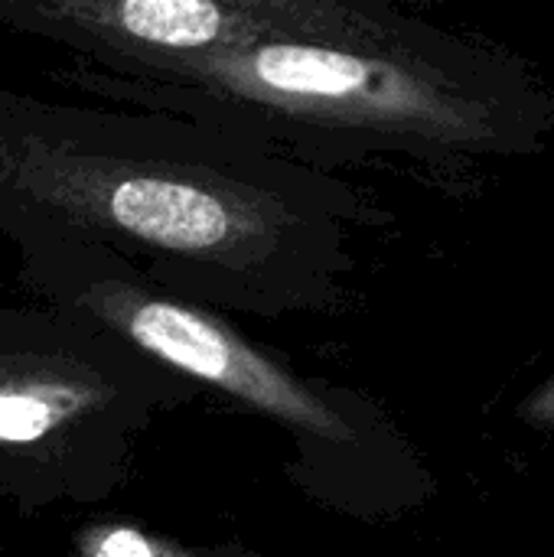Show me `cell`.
Wrapping results in <instances>:
<instances>
[{
  "label": "cell",
  "instance_id": "obj_5",
  "mask_svg": "<svg viewBox=\"0 0 554 557\" xmlns=\"http://www.w3.org/2000/svg\"><path fill=\"white\" fill-rule=\"evenodd\" d=\"M72 552L75 557H268L238 539L186 542L118 516H101L78 525L72 535Z\"/></svg>",
  "mask_w": 554,
  "mask_h": 557
},
{
  "label": "cell",
  "instance_id": "obj_4",
  "mask_svg": "<svg viewBox=\"0 0 554 557\" xmlns=\"http://www.w3.org/2000/svg\"><path fill=\"white\" fill-rule=\"evenodd\" d=\"M0 29L56 42L104 75L271 42L424 49L418 26L349 0H0Z\"/></svg>",
  "mask_w": 554,
  "mask_h": 557
},
{
  "label": "cell",
  "instance_id": "obj_2",
  "mask_svg": "<svg viewBox=\"0 0 554 557\" xmlns=\"http://www.w3.org/2000/svg\"><path fill=\"white\" fill-rule=\"evenodd\" d=\"M20 284L36 304L85 317L232 408L271 424L284 473L310 503L359 516L385 473L389 441L369 401L245 336L232 317L150 284L121 255L85 242H23Z\"/></svg>",
  "mask_w": 554,
  "mask_h": 557
},
{
  "label": "cell",
  "instance_id": "obj_1",
  "mask_svg": "<svg viewBox=\"0 0 554 557\" xmlns=\"http://www.w3.org/2000/svg\"><path fill=\"white\" fill-rule=\"evenodd\" d=\"M356 202L327 170L193 117L0 88V235L121 255L222 317L330 310Z\"/></svg>",
  "mask_w": 554,
  "mask_h": 557
},
{
  "label": "cell",
  "instance_id": "obj_3",
  "mask_svg": "<svg viewBox=\"0 0 554 557\" xmlns=\"http://www.w3.org/2000/svg\"><path fill=\"white\" fill-rule=\"evenodd\" d=\"M199 392L59 307H0V503L16 519L127 486L144 434Z\"/></svg>",
  "mask_w": 554,
  "mask_h": 557
}]
</instances>
